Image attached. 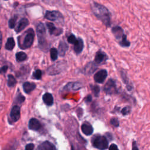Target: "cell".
I'll return each mask as SVG.
<instances>
[{
    "instance_id": "cell-29",
    "label": "cell",
    "mask_w": 150,
    "mask_h": 150,
    "mask_svg": "<svg viewBox=\"0 0 150 150\" xmlns=\"http://www.w3.org/2000/svg\"><path fill=\"white\" fill-rule=\"evenodd\" d=\"M33 76L35 79H37V80H39L41 79L42 77V71L38 69L36 70L33 74Z\"/></svg>"
},
{
    "instance_id": "cell-33",
    "label": "cell",
    "mask_w": 150,
    "mask_h": 150,
    "mask_svg": "<svg viewBox=\"0 0 150 150\" xmlns=\"http://www.w3.org/2000/svg\"><path fill=\"white\" fill-rule=\"evenodd\" d=\"M34 146H35L34 144H28L25 146V150H33Z\"/></svg>"
},
{
    "instance_id": "cell-37",
    "label": "cell",
    "mask_w": 150,
    "mask_h": 150,
    "mask_svg": "<svg viewBox=\"0 0 150 150\" xmlns=\"http://www.w3.org/2000/svg\"><path fill=\"white\" fill-rule=\"evenodd\" d=\"M91 100H92V97H91V96H90V95H88V96H87V97L86 98V99H85V101L87 102V103H89V102H90L91 101Z\"/></svg>"
},
{
    "instance_id": "cell-16",
    "label": "cell",
    "mask_w": 150,
    "mask_h": 150,
    "mask_svg": "<svg viewBox=\"0 0 150 150\" xmlns=\"http://www.w3.org/2000/svg\"><path fill=\"white\" fill-rule=\"evenodd\" d=\"M84 47V43H83V40L79 38L77 39V41L76 42V43L74 44V52L77 53H80L81 52V51L83 50Z\"/></svg>"
},
{
    "instance_id": "cell-2",
    "label": "cell",
    "mask_w": 150,
    "mask_h": 150,
    "mask_svg": "<svg viewBox=\"0 0 150 150\" xmlns=\"http://www.w3.org/2000/svg\"><path fill=\"white\" fill-rule=\"evenodd\" d=\"M111 32L118 40L120 45L122 47H128L130 46V42L127 40V35L124 33L122 28L119 26H115L111 29Z\"/></svg>"
},
{
    "instance_id": "cell-35",
    "label": "cell",
    "mask_w": 150,
    "mask_h": 150,
    "mask_svg": "<svg viewBox=\"0 0 150 150\" xmlns=\"http://www.w3.org/2000/svg\"><path fill=\"white\" fill-rule=\"evenodd\" d=\"M109 150H119V149H118V146H117L115 144H111V145L110 146V147H109Z\"/></svg>"
},
{
    "instance_id": "cell-27",
    "label": "cell",
    "mask_w": 150,
    "mask_h": 150,
    "mask_svg": "<svg viewBox=\"0 0 150 150\" xmlns=\"http://www.w3.org/2000/svg\"><path fill=\"white\" fill-rule=\"evenodd\" d=\"M17 16H13L9 21V26L10 28L12 29L15 27V23H16V21L17 20Z\"/></svg>"
},
{
    "instance_id": "cell-15",
    "label": "cell",
    "mask_w": 150,
    "mask_h": 150,
    "mask_svg": "<svg viewBox=\"0 0 150 150\" xmlns=\"http://www.w3.org/2000/svg\"><path fill=\"white\" fill-rule=\"evenodd\" d=\"M46 25L50 35H54L57 36L62 32V29H57L52 23H47Z\"/></svg>"
},
{
    "instance_id": "cell-23",
    "label": "cell",
    "mask_w": 150,
    "mask_h": 150,
    "mask_svg": "<svg viewBox=\"0 0 150 150\" xmlns=\"http://www.w3.org/2000/svg\"><path fill=\"white\" fill-rule=\"evenodd\" d=\"M26 54L23 52H19L16 54V59L19 62L25 60L26 59Z\"/></svg>"
},
{
    "instance_id": "cell-12",
    "label": "cell",
    "mask_w": 150,
    "mask_h": 150,
    "mask_svg": "<svg viewBox=\"0 0 150 150\" xmlns=\"http://www.w3.org/2000/svg\"><path fill=\"white\" fill-rule=\"evenodd\" d=\"M29 25V21L26 18L21 19L18 23L15 30L16 33H19L21 32L23 29H24L28 25Z\"/></svg>"
},
{
    "instance_id": "cell-10",
    "label": "cell",
    "mask_w": 150,
    "mask_h": 150,
    "mask_svg": "<svg viewBox=\"0 0 150 150\" xmlns=\"http://www.w3.org/2000/svg\"><path fill=\"white\" fill-rule=\"evenodd\" d=\"M20 108L18 105H14L11 111L10 117L13 122L17 121L20 118Z\"/></svg>"
},
{
    "instance_id": "cell-17",
    "label": "cell",
    "mask_w": 150,
    "mask_h": 150,
    "mask_svg": "<svg viewBox=\"0 0 150 150\" xmlns=\"http://www.w3.org/2000/svg\"><path fill=\"white\" fill-rule=\"evenodd\" d=\"M81 131L86 135H90L93 132V127L88 123H84L81 125Z\"/></svg>"
},
{
    "instance_id": "cell-28",
    "label": "cell",
    "mask_w": 150,
    "mask_h": 150,
    "mask_svg": "<svg viewBox=\"0 0 150 150\" xmlns=\"http://www.w3.org/2000/svg\"><path fill=\"white\" fill-rule=\"evenodd\" d=\"M131 108L129 106H126L125 107H124L122 110H121V114L123 115H126L129 114L131 112Z\"/></svg>"
},
{
    "instance_id": "cell-25",
    "label": "cell",
    "mask_w": 150,
    "mask_h": 150,
    "mask_svg": "<svg viewBox=\"0 0 150 150\" xmlns=\"http://www.w3.org/2000/svg\"><path fill=\"white\" fill-rule=\"evenodd\" d=\"M50 57H51V59L52 60L54 61L57 59L58 51L56 49L52 48L50 50Z\"/></svg>"
},
{
    "instance_id": "cell-19",
    "label": "cell",
    "mask_w": 150,
    "mask_h": 150,
    "mask_svg": "<svg viewBox=\"0 0 150 150\" xmlns=\"http://www.w3.org/2000/svg\"><path fill=\"white\" fill-rule=\"evenodd\" d=\"M81 87V83L79 82L69 83L64 88V90H77Z\"/></svg>"
},
{
    "instance_id": "cell-4",
    "label": "cell",
    "mask_w": 150,
    "mask_h": 150,
    "mask_svg": "<svg viewBox=\"0 0 150 150\" xmlns=\"http://www.w3.org/2000/svg\"><path fill=\"white\" fill-rule=\"evenodd\" d=\"M103 90L107 94L112 95L117 94L118 90L115 81L112 79H110L105 84Z\"/></svg>"
},
{
    "instance_id": "cell-21",
    "label": "cell",
    "mask_w": 150,
    "mask_h": 150,
    "mask_svg": "<svg viewBox=\"0 0 150 150\" xmlns=\"http://www.w3.org/2000/svg\"><path fill=\"white\" fill-rule=\"evenodd\" d=\"M43 102L47 105H52L53 104V98L50 93H46L42 97Z\"/></svg>"
},
{
    "instance_id": "cell-31",
    "label": "cell",
    "mask_w": 150,
    "mask_h": 150,
    "mask_svg": "<svg viewBox=\"0 0 150 150\" xmlns=\"http://www.w3.org/2000/svg\"><path fill=\"white\" fill-rule=\"evenodd\" d=\"M77 39L75 37V36L74 35H70L68 38H67V41L69 43H71V44H74L76 43V42L77 41Z\"/></svg>"
},
{
    "instance_id": "cell-11",
    "label": "cell",
    "mask_w": 150,
    "mask_h": 150,
    "mask_svg": "<svg viewBox=\"0 0 150 150\" xmlns=\"http://www.w3.org/2000/svg\"><path fill=\"white\" fill-rule=\"evenodd\" d=\"M107 59V54L101 51H98L96 53L94 58V62L96 64H101L105 62Z\"/></svg>"
},
{
    "instance_id": "cell-1",
    "label": "cell",
    "mask_w": 150,
    "mask_h": 150,
    "mask_svg": "<svg viewBox=\"0 0 150 150\" xmlns=\"http://www.w3.org/2000/svg\"><path fill=\"white\" fill-rule=\"evenodd\" d=\"M91 7L94 15L107 27L111 25L110 13L105 6L97 2H93Z\"/></svg>"
},
{
    "instance_id": "cell-5",
    "label": "cell",
    "mask_w": 150,
    "mask_h": 150,
    "mask_svg": "<svg viewBox=\"0 0 150 150\" xmlns=\"http://www.w3.org/2000/svg\"><path fill=\"white\" fill-rule=\"evenodd\" d=\"M26 33H27L24 37L23 43L20 46V47L22 49H27L30 47L32 46L34 40V31L32 29H29Z\"/></svg>"
},
{
    "instance_id": "cell-39",
    "label": "cell",
    "mask_w": 150,
    "mask_h": 150,
    "mask_svg": "<svg viewBox=\"0 0 150 150\" xmlns=\"http://www.w3.org/2000/svg\"><path fill=\"white\" fill-rule=\"evenodd\" d=\"M71 150H80V149H79L78 148L75 147V146H74L72 145V146H71Z\"/></svg>"
},
{
    "instance_id": "cell-22",
    "label": "cell",
    "mask_w": 150,
    "mask_h": 150,
    "mask_svg": "<svg viewBox=\"0 0 150 150\" xmlns=\"http://www.w3.org/2000/svg\"><path fill=\"white\" fill-rule=\"evenodd\" d=\"M15 45V40L12 37H10L7 39L5 44V49L9 50H12Z\"/></svg>"
},
{
    "instance_id": "cell-30",
    "label": "cell",
    "mask_w": 150,
    "mask_h": 150,
    "mask_svg": "<svg viewBox=\"0 0 150 150\" xmlns=\"http://www.w3.org/2000/svg\"><path fill=\"white\" fill-rule=\"evenodd\" d=\"M110 124L115 127H118L119 126V121L117 118H112L110 120Z\"/></svg>"
},
{
    "instance_id": "cell-8",
    "label": "cell",
    "mask_w": 150,
    "mask_h": 150,
    "mask_svg": "<svg viewBox=\"0 0 150 150\" xmlns=\"http://www.w3.org/2000/svg\"><path fill=\"white\" fill-rule=\"evenodd\" d=\"M64 66V62H58L53 65H52L50 67H49L47 70V73L50 74H56L59 73L62 71L63 67Z\"/></svg>"
},
{
    "instance_id": "cell-24",
    "label": "cell",
    "mask_w": 150,
    "mask_h": 150,
    "mask_svg": "<svg viewBox=\"0 0 150 150\" xmlns=\"http://www.w3.org/2000/svg\"><path fill=\"white\" fill-rule=\"evenodd\" d=\"M16 83V80L13 76L11 74H9L8 76V86L10 87H12L15 86Z\"/></svg>"
},
{
    "instance_id": "cell-26",
    "label": "cell",
    "mask_w": 150,
    "mask_h": 150,
    "mask_svg": "<svg viewBox=\"0 0 150 150\" xmlns=\"http://www.w3.org/2000/svg\"><path fill=\"white\" fill-rule=\"evenodd\" d=\"M90 87H91V91L93 93V94H94V96L96 97H98V94H99L100 91V87L98 86H97V85H94V86L91 85Z\"/></svg>"
},
{
    "instance_id": "cell-6",
    "label": "cell",
    "mask_w": 150,
    "mask_h": 150,
    "mask_svg": "<svg viewBox=\"0 0 150 150\" xmlns=\"http://www.w3.org/2000/svg\"><path fill=\"white\" fill-rule=\"evenodd\" d=\"M36 33L39 44L40 46L45 45L46 41V30L42 23H39L36 27Z\"/></svg>"
},
{
    "instance_id": "cell-38",
    "label": "cell",
    "mask_w": 150,
    "mask_h": 150,
    "mask_svg": "<svg viewBox=\"0 0 150 150\" xmlns=\"http://www.w3.org/2000/svg\"><path fill=\"white\" fill-rule=\"evenodd\" d=\"M2 35L1 32H0V49L2 46Z\"/></svg>"
},
{
    "instance_id": "cell-36",
    "label": "cell",
    "mask_w": 150,
    "mask_h": 150,
    "mask_svg": "<svg viewBox=\"0 0 150 150\" xmlns=\"http://www.w3.org/2000/svg\"><path fill=\"white\" fill-rule=\"evenodd\" d=\"M132 150H139L137 145L136 144V142L135 141L133 142L132 143Z\"/></svg>"
},
{
    "instance_id": "cell-14",
    "label": "cell",
    "mask_w": 150,
    "mask_h": 150,
    "mask_svg": "<svg viewBox=\"0 0 150 150\" xmlns=\"http://www.w3.org/2000/svg\"><path fill=\"white\" fill-rule=\"evenodd\" d=\"M41 127L40 122L36 118H31L29 122V128L32 130L37 131Z\"/></svg>"
},
{
    "instance_id": "cell-34",
    "label": "cell",
    "mask_w": 150,
    "mask_h": 150,
    "mask_svg": "<svg viewBox=\"0 0 150 150\" xmlns=\"http://www.w3.org/2000/svg\"><path fill=\"white\" fill-rule=\"evenodd\" d=\"M8 69L7 66H4L0 68V73L1 74H4L6 73V70Z\"/></svg>"
},
{
    "instance_id": "cell-7",
    "label": "cell",
    "mask_w": 150,
    "mask_h": 150,
    "mask_svg": "<svg viewBox=\"0 0 150 150\" xmlns=\"http://www.w3.org/2000/svg\"><path fill=\"white\" fill-rule=\"evenodd\" d=\"M108 75L107 71L105 69H101L98 71L94 76V80L96 83H103Z\"/></svg>"
},
{
    "instance_id": "cell-3",
    "label": "cell",
    "mask_w": 150,
    "mask_h": 150,
    "mask_svg": "<svg viewBox=\"0 0 150 150\" xmlns=\"http://www.w3.org/2000/svg\"><path fill=\"white\" fill-rule=\"evenodd\" d=\"M108 141L104 136L97 135L93 138V145L94 147L101 149L104 150L108 148Z\"/></svg>"
},
{
    "instance_id": "cell-20",
    "label": "cell",
    "mask_w": 150,
    "mask_h": 150,
    "mask_svg": "<svg viewBox=\"0 0 150 150\" xmlns=\"http://www.w3.org/2000/svg\"><path fill=\"white\" fill-rule=\"evenodd\" d=\"M36 87V84L34 83L30 82H25L23 84V88L24 91L28 94L33 90Z\"/></svg>"
},
{
    "instance_id": "cell-9",
    "label": "cell",
    "mask_w": 150,
    "mask_h": 150,
    "mask_svg": "<svg viewBox=\"0 0 150 150\" xmlns=\"http://www.w3.org/2000/svg\"><path fill=\"white\" fill-rule=\"evenodd\" d=\"M45 17L50 21H57L59 19H62L63 18V16L58 11H46Z\"/></svg>"
},
{
    "instance_id": "cell-18",
    "label": "cell",
    "mask_w": 150,
    "mask_h": 150,
    "mask_svg": "<svg viewBox=\"0 0 150 150\" xmlns=\"http://www.w3.org/2000/svg\"><path fill=\"white\" fill-rule=\"evenodd\" d=\"M69 47L67 44L64 41H61L59 45V54L61 56H64L66 51L67 50Z\"/></svg>"
},
{
    "instance_id": "cell-32",
    "label": "cell",
    "mask_w": 150,
    "mask_h": 150,
    "mask_svg": "<svg viewBox=\"0 0 150 150\" xmlns=\"http://www.w3.org/2000/svg\"><path fill=\"white\" fill-rule=\"evenodd\" d=\"M24 100H25V97L24 96H22V95H19L18 97H17V98H16V101H18V102H19V103H22L23 101H24Z\"/></svg>"
},
{
    "instance_id": "cell-13",
    "label": "cell",
    "mask_w": 150,
    "mask_h": 150,
    "mask_svg": "<svg viewBox=\"0 0 150 150\" xmlns=\"http://www.w3.org/2000/svg\"><path fill=\"white\" fill-rule=\"evenodd\" d=\"M36 150H56L54 145L49 141H45L42 143Z\"/></svg>"
}]
</instances>
